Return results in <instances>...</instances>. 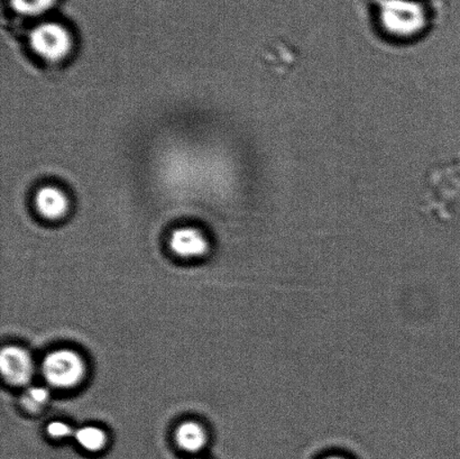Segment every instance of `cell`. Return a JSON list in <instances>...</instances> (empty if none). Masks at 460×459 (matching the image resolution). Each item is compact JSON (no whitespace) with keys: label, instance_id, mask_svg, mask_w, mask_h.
Wrapping results in <instances>:
<instances>
[{"label":"cell","instance_id":"1","mask_svg":"<svg viewBox=\"0 0 460 459\" xmlns=\"http://www.w3.org/2000/svg\"><path fill=\"white\" fill-rule=\"evenodd\" d=\"M84 370L83 358L69 349L49 353L42 364L45 380L58 389L74 388L83 380Z\"/></svg>","mask_w":460,"mask_h":459},{"label":"cell","instance_id":"2","mask_svg":"<svg viewBox=\"0 0 460 459\" xmlns=\"http://www.w3.org/2000/svg\"><path fill=\"white\" fill-rule=\"evenodd\" d=\"M30 45L44 60L58 62L69 56L74 44L65 26L58 22H43L31 31Z\"/></svg>","mask_w":460,"mask_h":459},{"label":"cell","instance_id":"3","mask_svg":"<svg viewBox=\"0 0 460 459\" xmlns=\"http://www.w3.org/2000/svg\"><path fill=\"white\" fill-rule=\"evenodd\" d=\"M383 25L395 33L408 34L420 30L425 24V12L413 0H385L381 4Z\"/></svg>","mask_w":460,"mask_h":459},{"label":"cell","instance_id":"4","mask_svg":"<svg viewBox=\"0 0 460 459\" xmlns=\"http://www.w3.org/2000/svg\"><path fill=\"white\" fill-rule=\"evenodd\" d=\"M0 368L4 379L12 385L29 384L34 372L30 354L17 346H8L3 349L0 354Z\"/></svg>","mask_w":460,"mask_h":459},{"label":"cell","instance_id":"5","mask_svg":"<svg viewBox=\"0 0 460 459\" xmlns=\"http://www.w3.org/2000/svg\"><path fill=\"white\" fill-rule=\"evenodd\" d=\"M170 247L180 258L195 259L207 253L208 241L198 229L181 227L175 229L171 235Z\"/></svg>","mask_w":460,"mask_h":459},{"label":"cell","instance_id":"6","mask_svg":"<svg viewBox=\"0 0 460 459\" xmlns=\"http://www.w3.org/2000/svg\"><path fill=\"white\" fill-rule=\"evenodd\" d=\"M35 205L40 216L49 220L65 217L70 207L66 193L56 187L40 189L36 195Z\"/></svg>","mask_w":460,"mask_h":459},{"label":"cell","instance_id":"7","mask_svg":"<svg viewBox=\"0 0 460 459\" xmlns=\"http://www.w3.org/2000/svg\"><path fill=\"white\" fill-rule=\"evenodd\" d=\"M175 440L184 451L195 453L205 446L207 442L206 431L197 422H184L175 431Z\"/></svg>","mask_w":460,"mask_h":459},{"label":"cell","instance_id":"8","mask_svg":"<svg viewBox=\"0 0 460 459\" xmlns=\"http://www.w3.org/2000/svg\"><path fill=\"white\" fill-rule=\"evenodd\" d=\"M75 437L80 446L89 452L102 451L107 442L103 430L93 426L83 427L75 430Z\"/></svg>","mask_w":460,"mask_h":459},{"label":"cell","instance_id":"9","mask_svg":"<svg viewBox=\"0 0 460 459\" xmlns=\"http://www.w3.org/2000/svg\"><path fill=\"white\" fill-rule=\"evenodd\" d=\"M13 11L20 15L35 17L51 9L56 0H11Z\"/></svg>","mask_w":460,"mask_h":459},{"label":"cell","instance_id":"10","mask_svg":"<svg viewBox=\"0 0 460 459\" xmlns=\"http://www.w3.org/2000/svg\"><path fill=\"white\" fill-rule=\"evenodd\" d=\"M49 399L48 389L42 388V386H34L26 391L22 397V404L27 410L35 412L40 410L48 403Z\"/></svg>","mask_w":460,"mask_h":459},{"label":"cell","instance_id":"11","mask_svg":"<svg viewBox=\"0 0 460 459\" xmlns=\"http://www.w3.org/2000/svg\"><path fill=\"white\" fill-rule=\"evenodd\" d=\"M74 433L69 425L61 421H53L48 426V434L54 439L69 437Z\"/></svg>","mask_w":460,"mask_h":459},{"label":"cell","instance_id":"12","mask_svg":"<svg viewBox=\"0 0 460 459\" xmlns=\"http://www.w3.org/2000/svg\"><path fill=\"white\" fill-rule=\"evenodd\" d=\"M322 459H350V458L342 456V455H338V454H333V455L324 456Z\"/></svg>","mask_w":460,"mask_h":459}]
</instances>
